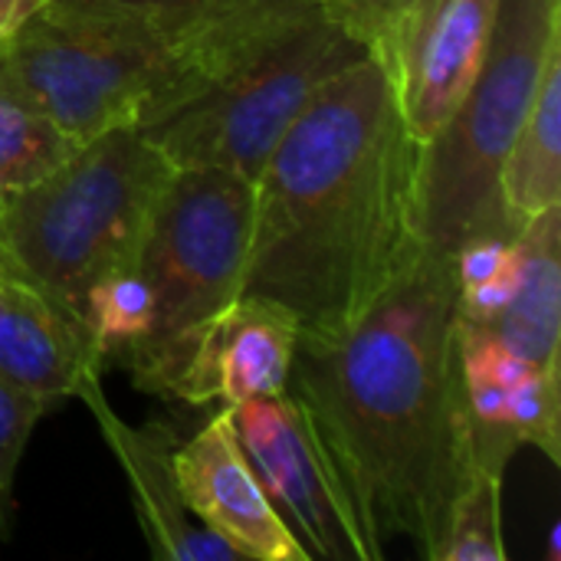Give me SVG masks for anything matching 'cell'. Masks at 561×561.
<instances>
[{
    "instance_id": "obj_1",
    "label": "cell",
    "mask_w": 561,
    "mask_h": 561,
    "mask_svg": "<svg viewBox=\"0 0 561 561\" xmlns=\"http://www.w3.org/2000/svg\"><path fill=\"white\" fill-rule=\"evenodd\" d=\"M286 391L312 417L378 559L398 539L431 559L473 470L454 256L421 240L348 325L299 335Z\"/></svg>"
},
{
    "instance_id": "obj_2",
    "label": "cell",
    "mask_w": 561,
    "mask_h": 561,
    "mask_svg": "<svg viewBox=\"0 0 561 561\" xmlns=\"http://www.w3.org/2000/svg\"><path fill=\"white\" fill-rule=\"evenodd\" d=\"M417 161L371 56L329 79L253 178L243 296L289 312L299 335L348 325L421 243Z\"/></svg>"
},
{
    "instance_id": "obj_3",
    "label": "cell",
    "mask_w": 561,
    "mask_h": 561,
    "mask_svg": "<svg viewBox=\"0 0 561 561\" xmlns=\"http://www.w3.org/2000/svg\"><path fill=\"white\" fill-rule=\"evenodd\" d=\"M158 36L168 76L138 131L174 168L250 181L319 89L368 56L332 0H227Z\"/></svg>"
},
{
    "instance_id": "obj_4",
    "label": "cell",
    "mask_w": 561,
    "mask_h": 561,
    "mask_svg": "<svg viewBox=\"0 0 561 561\" xmlns=\"http://www.w3.org/2000/svg\"><path fill=\"white\" fill-rule=\"evenodd\" d=\"M171 168L138 125L82 141L56 171L3 194V270L82 319L89 289L138 256Z\"/></svg>"
},
{
    "instance_id": "obj_5",
    "label": "cell",
    "mask_w": 561,
    "mask_h": 561,
    "mask_svg": "<svg viewBox=\"0 0 561 561\" xmlns=\"http://www.w3.org/2000/svg\"><path fill=\"white\" fill-rule=\"evenodd\" d=\"M561 49V0H500L483 62L417 161V237L457 253L483 233H516L503 217L496 178L510 141Z\"/></svg>"
},
{
    "instance_id": "obj_6",
    "label": "cell",
    "mask_w": 561,
    "mask_h": 561,
    "mask_svg": "<svg viewBox=\"0 0 561 561\" xmlns=\"http://www.w3.org/2000/svg\"><path fill=\"white\" fill-rule=\"evenodd\" d=\"M250 237V178L224 168H171L135 260L154 319L122 358L141 391L168 398L204 329L243 296Z\"/></svg>"
},
{
    "instance_id": "obj_7",
    "label": "cell",
    "mask_w": 561,
    "mask_h": 561,
    "mask_svg": "<svg viewBox=\"0 0 561 561\" xmlns=\"http://www.w3.org/2000/svg\"><path fill=\"white\" fill-rule=\"evenodd\" d=\"M0 66L82 145L141 118L168 76V49L141 20L82 0H49L0 43Z\"/></svg>"
},
{
    "instance_id": "obj_8",
    "label": "cell",
    "mask_w": 561,
    "mask_h": 561,
    "mask_svg": "<svg viewBox=\"0 0 561 561\" xmlns=\"http://www.w3.org/2000/svg\"><path fill=\"white\" fill-rule=\"evenodd\" d=\"M385 69L408 131L424 148L463 102L500 0H332Z\"/></svg>"
},
{
    "instance_id": "obj_9",
    "label": "cell",
    "mask_w": 561,
    "mask_h": 561,
    "mask_svg": "<svg viewBox=\"0 0 561 561\" xmlns=\"http://www.w3.org/2000/svg\"><path fill=\"white\" fill-rule=\"evenodd\" d=\"M227 411L247 463L309 561H378L312 417L293 391L247 398Z\"/></svg>"
},
{
    "instance_id": "obj_10",
    "label": "cell",
    "mask_w": 561,
    "mask_h": 561,
    "mask_svg": "<svg viewBox=\"0 0 561 561\" xmlns=\"http://www.w3.org/2000/svg\"><path fill=\"white\" fill-rule=\"evenodd\" d=\"M460 385L473 467L506 473L519 447L561 463V365H533L460 325Z\"/></svg>"
},
{
    "instance_id": "obj_11",
    "label": "cell",
    "mask_w": 561,
    "mask_h": 561,
    "mask_svg": "<svg viewBox=\"0 0 561 561\" xmlns=\"http://www.w3.org/2000/svg\"><path fill=\"white\" fill-rule=\"evenodd\" d=\"M171 463L187 513L240 559L309 561L247 463L227 408L178 444Z\"/></svg>"
},
{
    "instance_id": "obj_12",
    "label": "cell",
    "mask_w": 561,
    "mask_h": 561,
    "mask_svg": "<svg viewBox=\"0 0 561 561\" xmlns=\"http://www.w3.org/2000/svg\"><path fill=\"white\" fill-rule=\"evenodd\" d=\"M296 339L299 329L289 312L240 296L204 329L168 398L187 408H233L247 398L286 391Z\"/></svg>"
},
{
    "instance_id": "obj_13",
    "label": "cell",
    "mask_w": 561,
    "mask_h": 561,
    "mask_svg": "<svg viewBox=\"0 0 561 561\" xmlns=\"http://www.w3.org/2000/svg\"><path fill=\"white\" fill-rule=\"evenodd\" d=\"M79 398L95 414L105 444L112 447V454L118 457V463L125 470V480H128V490L135 500V513H138V523H141V533H145L151 552L168 561H240V556L224 539L207 533L187 513L178 480H174L171 431L161 424L138 427V424H128L122 414H115V408L102 394L99 371H92L82 381Z\"/></svg>"
},
{
    "instance_id": "obj_14",
    "label": "cell",
    "mask_w": 561,
    "mask_h": 561,
    "mask_svg": "<svg viewBox=\"0 0 561 561\" xmlns=\"http://www.w3.org/2000/svg\"><path fill=\"white\" fill-rule=\"evenodd\" d=\"M102 371V358L76 312L0 270V378L46 411L79 398L82 381Z\"/></svg>"
},
{
    "instance_id": "obj_15",
    "label": "cell",
    "mask_w": 561,
    "mask_h": 561,
    "mask_svg": "<svg viewBox=\"0 0 561 561\" xmlns=\"http://www.w3.org/2000/svg\"><path fill=\"white\" fill-rule=\"evenodd\" d=\"M516 247L519 266L510 299L493 319L467 329L490 335L533 365L552 368L561 365V207L526 220L516 233Z\"/></svg>"
},
{
    "instance_id": "obj_16",
    "label": "cell",
    "mask_w": 561,
    "mask_h": 561,
    "mask_svg": "<svg viewBox=\"0 0 561 561\" xmlns=\"http://www.w3.org/2000/svg\"><path fill=\"white\" fill-rule=\"evenodd\" d=\"M496 194L513 227L561 207V49L549 59L536 102L510 141Z\"/></svg>"
},
{
    "instance_id": "obj_17",
    "label": "cell",
    "mask_w": 561,
    "mask_h": 561,
    "mask_svg": "<svg viewBox=\"0 0 561 561\" xmlns=\"http://www.w3.org/2000/svg\"><path fill=\"white\" fill-rule=\"evenodd\" d=\"M76 148L0 66V191L10 194L36 184Z\"/></svg>"
},
{
    "instance_id": "obj_18",
    "label": "cell",
    "mask_w": 561,
    "mask_h": 561,
    "mask_svg": "<svg viewBox=\"0 0 561 561\" xmlns=\"http://www.w3.org/2000/svg\"><path fill=\"white\" fill-rule=\"evenodd\" d=\"M135 260L105 273L89 289L82 306V322L102 365H122V358L148 335L154 319V299Z\"/></svg>"
},
{
    "instance_id": "obj_19",
    "label": "cell",
    "mask_w": 561,
    "mask_h": 561,
    "mask_svg": "<svg viewBox=\"0 0 561 561\" xmlns=\"http://www.w3.org/2000/svg\"><path fill=\"white\" fill-rule=\"evenodd\" d=\"M431 561H506L503 473L473 467L457 490Z\"/></svg>"
},
{
    "instance_id": "obj_20",
    "label": "cell",
    "mask_w": 561,
    "mask_h": 561,
    "mask_svg": "<svg viewBox=\"0 0 561 561\" xmlns=\"http://www.w3.org/2000/svg\"><path fill=\"white\" fill-rule=\"evenodd\" d=\"M43 404L30 398L26 391L7 385L0 378V542L13 533V490H16V470L23 460V450L30 444V434L36 421L43 417Z\"/></svg>"
},
{
    "instance_id": "obj_21",
    "label": "cell",
    "mask_w": 561,
    "mask_h": 561,
    "mask_svg": "<svg viewBox=\"0 0 561 561\" xmlns=\"http://www.w3.org/2000/svg\"><path fill=\"white\" fill-rule=\"evenodd\" d=\"M82 3H92V7H102V10H115V13H125L131 20H141L148 23L154 33L201 13V10H210L217 3H227V0H82Z\"/></svg>"
},
{
    "instance_id": "obj_22",
    "label": "cell",
    "mask_w": 561,
    "mask_h": 561,
    "mask_svg": "<svg viewBox=\"0 0 561 561\" xmlns=\"http://www.w3.org/2000/svg\"><path fill=\"white\" fill-rule=\"evenodd\" d=\"M49 0H0V43L13 36L36 10H43Z\"/></svg>"
},
{
    "instance_id": "obj_23",
    "label": "cell",
    "mask_w": 561,
    "mask_h": 561,
    "mask_svg": "<svg viewBox=\"0 0 561 561\" xmlns=\"http://www.w3.org/2000/svg\"><path fill=\"white\" fill-rule=\"evenodd\" d=\"M0 214H3V191H0ZM0 270H3V240H0Z\"/></svg>"
}]
</instances>
